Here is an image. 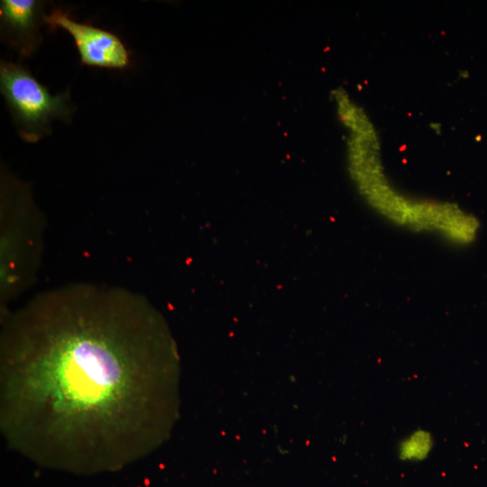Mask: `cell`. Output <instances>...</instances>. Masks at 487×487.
I'll use <instances>...</instances> for the list:
<instances>
[{
	"instance_id": "1",
	"label": "cell",
	"mask_w": 487,
	"mask_h": 487,
	"mask_svg": "<svg viewBox=\"0 0 487 487\" xmlns=\"http://www.w3.org/2000/svg\"><path fill=\"white\" fill-rule=\"evenodd\" d=\"M159 315L129 289L70 283L4 315L2 427L47 460H121L146 447Z\"/></svg>"
},
{
	"instance_id": "2",
	"label": "cell",
	"mask_w": 487,
	"mask_h": 487,
	"mask_svg": "<svg viewBox=\"0 0 487 487\" xmlns=\"http://www.w3.org/2000/svg\"><path fill=\"white\" fill-rule=\"evenodd\" d=\"M0 202V293L5 303L36 279L46 221L29 186L3 170Z\"/></svg>"
},
{
	"instance_id": "3",
	"label": "cell",
	"mask_w": 487,
	"mask_h": 487,
	"mask_svg": "<svg viewBox=\"0 0 487 487\" xmlns=\"http://www.w3.org/2000/svg\"><path fill=\"white\" fill-rule=\"evenodd\" d=\"M0 91L20 137L36 142L51 133V121L69 123L74 106L69 91L55 96L19 63L1 60Z\"/></svg>"
},
{
	"instance_id": "4",
	"label": "cell",
	"mask_w": 487,
	"mask_h": 487,
	"mask_svg": "<svg viewBox=\"0 0 487 487\" xmlns=\"http://www.w3.org/2000/svg\"><path fill=\"white\" fill-rule=\"evenodd\" d=\"M51 29L62 28L73 38L81 64L108 69H125L131 65V53L114 32L89 23H78L69 12L55 8L45 16Z\"/></svg>"
},
{
	"instance_id": "5",
	"label": "cell",
	"mask_w": 487,
	"mask_h": 487,
	"mask_svg": "<svg viewBox=\"0 0 487 487\" xmlns=\"http://www.w3.org/2000/svg\"><path fill=\"white\" fill-rule=\"evenodd\" d=\"M45 4L39 0L0 2L1 38L22 57L31 56L41 44Z\"/></svg>"
},
{
	"instance_id": "6",
	"label": "cell",
	"mask_w": 487,
	"mask_h": 487,
	"mask_svg": "<svg viewBox=\"0 0 487 487\" xmlns=\"http://www.w3.org/2000/svg\"><path fill=\"white\" fill-rule=\"evenodd\" d=\"M433 434L425 428H416L400 439L397 445V456L404 463H420L428 458L434 449Z\"/></svg>"
}]
</instances>
